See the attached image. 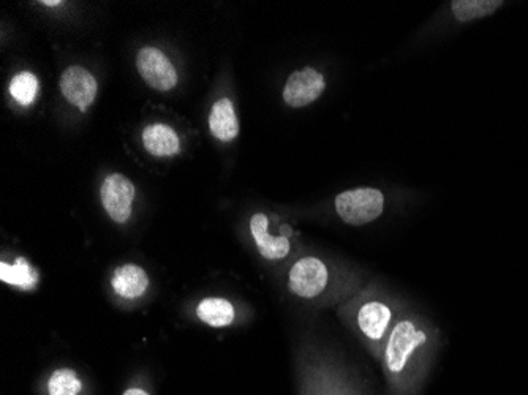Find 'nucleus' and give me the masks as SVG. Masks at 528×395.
<instances>
[{"label":"nucleus","mask_w":528,"mask_h":395,"mask_svg":"<svg viewBox=\"0 0 528 395\" xmlns=\"http://www.w3.org/2000/svg\"><path fill=\"white\" fill-rule=\"evenodd\" d=\"M430 332L412 316L400 318L386 340L383 350V364L389 377L394 380L404 377L408 367L429 345Z\"/></svg>","instance_id":"obj_1"},{"label":"nucleus","mask_w":528,"mask_h":395,"mask_svg":"<svg viewBox=\"0 0 528 395\" xmlns=\"http://www.w3.org/2000/svg\"><path fill=\"white\" fill-rule=\"evenodd\" d=\"M355 321L366 342L383 356L386 340L397 323L396 307L385 299H366L356 310Z\"/></svg>","instance_id":"obj_2"},{"label":"nucleus","mask_w":528,"mask_h":395,"mask_svg":"<svg viewBox=\"0 0 528 395\" xmlns=\"http://www.w3.org/2000/svg\"><path fill=\"white\" fill-rule=\"evenodd\" d=\"M385 211V193L372 187L347 190L336 196V212L342 222L363 226L380 219Z\"/></svg>","instance_id":"obj_3"},{"label":"nucleus","mask_w":528,"mask_h":395,"mask_svg":"<svg viewBox=\"0 0 528 395\" xmlns=\"http://www.w3.org/2000/svg\"><path fill=\"white\" fill-rule=\"evenodd\" d=\"M328 282V268L320 258H315V256L299 258L288 272L290 290L302 299L317 298L326 290Z\"/></svg>","instance_id":"obj_4"},{"label":"nucleus","mask_w":528,"mask_h":395,"mask_svg":"<svg viewBox=\"0 0 528 395\" xmlns=\"http://www.w3.org/2000/svg\"><path fill=\"white\" fill-rule=\"evenodd\" d=\"M136 70L155 91H171L178 84V72L170 59L154 46H144L136 56Z\"/></svg>","instance_id":"obj_5"},{"label":"nucleus","mask_w":528,"mask_h":395,"mask_svg":"<svg viewBox=\"0 0 528 395\" xmlns=\"http://www.w3.org/2000/svg\"><path fill=\"white\" fill-rule=\"evenodd\" d=\"M325 89V76L315 68H301L288 76L287 83L283 86V102L290 108H304L317 102Z\"/></svg>","instance_id":"obj_6"},{"label":"nucleus","mask_w":528,"mask_h":395,"mask_svg":"<svg viewBox=\"0 0 528 395\" xmlns=\"http://www.w3.org/2000/svg\"><path fill=\"white\" fill-rule=\"evenodd\" d=\"M136 189L129 177L114 173L106 177L100 190L106 214L116 223H125L132 215V204L135 201Z\"/></svg>","instance_id":"obj_7"},{"label":"nucleus","mask_w":528,"mask_h":395,"mask_svg":"<svg viewBox=\"0 0 528 395\" xmlns=\"http://www.w3.org/2000/svg\"><path fill=\"white\" fill-rule=\"evenodd\" d=\"M61 91L70 105L76 106L78 110L86 113L97 97L99 84L89 70L75 65V67L67 68L62 73Z\"/></svg>","instance_id":"obj_8"},{"label":"nucleus","mask_w":528,"mask_h":395,"mask_svg":"<svg viewBox=\"0 0 528 395\" xmlns=\"http://www.w3.org/2000/svg\"><path fill=\"white\" fill-rule=\"evenodd\" d=\"M250 233L257 244L258 252L266 260H283L290 253L291 244L285 236L269 234V219L266 214H255L250 219Z\"/></svg>","instance_id":"obj_9"},{"label":"nucleus","mask_w":528,"mask_h":395,"mask_svg":"<svg viewBox=\"0 0 528 395\" xmlns=\"http://www.w3.org/2000/svg\"><path fill=\"white\" fill-rule=\"evenodd\" d=\"M209 128L214 138L223 143L236 140L239 135V119L230 98L223 97L212 106Z\"/></svg>","instance_id":"obj_10"},{"label":"nucleus","mask_w":528,"mask_h":395,"mask_svg":"<svg viewBox=\"0 0 528 395\" xmlns=\"http://www.w3.org/2000/svg\"><path fill=\"white\" fill-rule=\"evenodd\" d=\"M111 286H113L117 296L124 299H136L143 296L148 290L149 277L140 266L124 264L114 272Z\"/></svg>","instance_id":"obj_11"},{"label":"nucleus","mask_w":528,"mask_h":395,"mask_svg":"<svg viewBox=\"0 0 528 395\" xmlns=\"http://www.w3.org/2000/svg\"><path fill=\"white\" fill-rule=\"evenodd\" d=\"M144 149L154 157H171L179 152V136L166 124H151L144 128Z\"/></svg>","instance_id":"obj_12"},{"label":"nucleus","mask_w":528,"mask_h":395,"mask_svg":"<svg viewBox=\"0 0 528 395\" xmlns=\"http://www.w3.org/2000/svg\"><path fill=\"white\" fill-rule=\"evenodd\" d=\"M197 315L212 328H225L234 321V307L223 298L203 299L197 307Z\"/></svg>","instance_id":"obj_13"},{"label":"nucleus","mask_w":528,"mask_h":395,"mask_svg":"<svg viewBox=\"0 0 528 395\" xmlns=\"http://www.w3.org/2000/svg\"><path fill=\"white\" fill-rule=\"evenodd\" d=\"M502 5L503 2L500 0H454L449 4V8H451V13L457 21L470 23L475 19L492 15Z\"/></svg>","instance_id":"obj_14"},{"label":"nucleus","mask_w":528,"mask_h":395,"mask_svg":"<svg viewBox=\"0 0 528 395\" xmlns=\"http://www.w3.org/2000/svg\"><path fill=\"white\" fill-rule=\"evenodd\" d=\"M0 269V279L8 285L19 286L23 290H34L37 286V272L24 258H18L12 266L4 261L0 264Z\"/></svg>","instance_id":"obj_15"},{"label":"nucleus","mask_w":528,"mask_h":395,"mask_svg":"<svg viewBox=\"0 0 528 395\" xmlns=\"http://www.w3.org/2000/svg\"><path fill=\"white\" fill-rule=\"evenodd\" d=\"M10 95L19 105L29 106L37 100L38 78L31 72H21L10 83Z\"/></svg>","instance_id":"obj_16"},{"label":"nucleus","mask_w":528,"mask_h":395,"mask_svg":"<svg viewBox=\"0 0 528 395\" xmlns=\"http://www.w3.org/2000/svg\"><path fill=\"white\" fill-rule=\"evenodd\" d=\"M83 389V384L70 369L56 370L48 381L50 395H78Z\"/></svg>","instance_id":"obj_17"},{"label":"nucleus","mask_w":528,"mask_h":395,"mask_svg":"<svg viewBox=\"0 0 528 395\" xmlns=\"http://www.w3.org/2000/svg\"><path fill=\"white\" fill-rule=\"evenodd\" d=\"M124 395H149V394L148 392L143 391V389L132 388V389H127V391L124 392Z\"/></svg>","instance_id":"obj_18"},{"label":"nucleus","mask_w":528,"mask_h":395,"mask_svg":"<svg viewBox=\"0 0 528 395\" xmlns=\"http://www.w3.org/2000/svg\"><path fill=\"white\" fill-rule=\"evenodd\" d=\"M42 4L46 5V7H57V5H62V2L61 0H54V2H48V0H45Z\"/></svg>","instance_id":"obj_19"}]
</instances>
